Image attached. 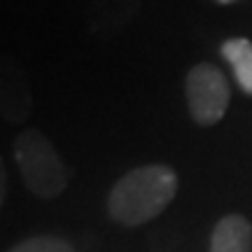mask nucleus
<instances>
[{"label":"nucleus","instance_id":"obj_1","mask_svg":"<svg viewBox=\"0 0 252 252\" xmlns=\"http://www.w3.org/2000/svg\"><path fill=\"white\" fill-rule=\"evenodd\" d=\"M178 194V175L166 163H147L124 173L108 194V213L122 226H140L159 217Z\"/></svg>","mask_w":252,"mask_h":252},{"label":"nucleus","instance_id":"obj_2","mask_svg":"<svg viewBox=\"0 0 252 252\" xmlns=\"http://www.w3.org/2000/svg\"><path fill=\"white\" fill-rule=\"evenodd\" d=\"M14 161L26 189L37 198H56L70 185V168L54 143L37 128L21 131L14 140Z\"/></svg>","mask_w":252,"mask_h":252},{"label":"nucleus","instance_id":"obj_3","mask_svg":"<svg viewBox=\"0 0 252 252\" xmlns=\"http://www.w3.org/2000/svg\"><path fill=\"white\" fill-rule=\"evenodd\" d=\"M191 119L201 126H213L226 115L231 89L224 72L213 63H196L185 80Z\"/></svg>","mask_w":252,"mask_h":252},{"label":"nucleus","instance_id":"obj_4","mask_svg":"<svg viewBox=\"0 0 252 252\" xmlns=\"http://www.w3.org/2000/svg\"><path fill=\"white\" fill-rule=\"evenodd\" d=\"M33 112V91L26 72L14 59L0 56V117L9 124H24Z\"/></svg>","mask_w":252,"mask_h":252},{"label":"nucleus","instance_id":"obj_5","mask_svg":"<svg viewBox=\"0 0 252 252\" xmlns=\"http://www.w3.org/2000/svg\"><path fill=\"white\" fill-rule=\"evenodd\" d=\"M210 252H252V224L243 215H224L213 229Z\"/></svg>","mask_w":252,"mask_h":252},{"label":"nucleus","instance_id":"obj_6","mask_svg":"<svg viewBox=\"0 0 252 252\" xmlns=\"http://www.w3.org/2000/svg\"><path fill=\"white\" fill-rule=\"evenodd\" d=\"M126 9V12H138L140 2L138 0H91L89 7V24L94 31L98 33H115L117 28H122L124 24H128L131 19L117 12Z\"/></svg>","mask_w":252,"mask_h":252},{"label":"nucleus","instance_id":"obj_7","mask_svg":"<svg viewBox=\"0 0 252 252\" xmlns=\"http://www.w3.org/2000/svg\"><path fill=\"white\" fill-rule=\"evenodd\" d=\"M222 56L231 65L241 91L252 96V42L248 37H231L222 45Z\"/></svg>","mask_w":252,"mask_h":252},{"label":"nucleus","instance_id":"obj_8","mask_svg":"<svg viewBox=\"0 0 252 252\" xmlns=\"http://www.w3.org/2000/svg\"><path fill=\"white\" fill-rule=\"evenodd\" d=\"M7 252H75V245L59 236H33L26 241H19Z\"/></svg>","mask_w":252,"mask_h":252},{"label":"nucleus","instance_id":"obj_9","mask_svg":"<svg viewBox=\"0 0 252 252\" xmlns=\"http://www.w3.org/2000/svg\"><path fill=\"white\" fill-rule=\"evenodd\" d=\"M5 196H7V171H5V161L0 157V208L5 203Z\"/></svg>","mask_w":252,"mask_h":252},{"label":"nucleus","instance_id":"obj_10","mask_svg":"<svg viewBox=\"0 0 252 252\" xmlns=\"http://www.w3.org/2000/svg\"><path fill=\"white\" fill-rule=\"evenodd\" d=\"M215 2H220V5H234L236 0H215Z\"/></svg>","mask_w":252,"mask_h":252}]
</instances>
